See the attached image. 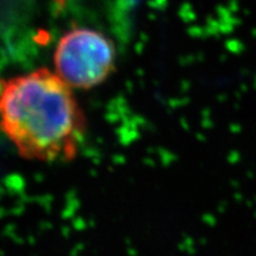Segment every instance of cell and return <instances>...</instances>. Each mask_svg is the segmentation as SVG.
Masks as SVG:
<instances>
[{"label":"cell","mask_w":256,"mask_h":256,"mask_svg":"<svg viewBox=\"0 0 256 256\" xmlns=\"http://www.w3.org/2000/svg\"><path fill=\"white\" fill-rule=\"evenodd\" d=\"M86 127L72 88L56 72L40 68L0 80V128L23 158L70 162Z\"/></svg>","instance_id":"6da1fadb"},{"label":"cell","mask_w":256,"mask_h":256,"mask_svg":"<svg viewBox=\"0 0 256 256\" xmlns=\"http://www.w3.org/2000/svg\"><path fill=\"white\" fill-rule=\"evenodd\" d=\"M116 50L104 34L89 28H75L60 38L55 52V72L72 89L100 86L115 70Z\"/></svg>","instance_id":"7a4b0ae2"}]
</instances>
